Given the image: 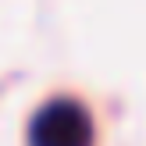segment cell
Returning <instances> with one entry per match:
<instances>
[{"mask_svg": "<svg viewBox=\"0 0 146 146\" xmlns=\"http://www.w3.org/2000/svg\"><path fill=\"white\" fill-rule=\"evenodd\" d=\"M29 146H93V118L75 100H54L32 121Z\"/></svg>", "mask_w": 146, "mask_h": 146, "instance_id": "6da1fadb", "label": "cell"}]
</instances>
